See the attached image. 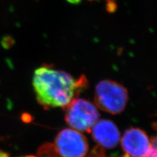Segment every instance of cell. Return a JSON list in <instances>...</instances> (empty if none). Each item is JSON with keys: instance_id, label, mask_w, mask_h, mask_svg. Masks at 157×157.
I'll return each instance as SVG.
<instances>
[{"instance_id": "cell-1", "label": "cell", "mask_w": 157, "mask_h": 157, "mask_svg": "<svg viewBox=\"0 0 157 157\" xmlns=\"http://www.w3.org/2000/svg\"><path fill=\"white\" fill-rule=\"evenodd\" d=\"M87 85L84 75L76 80L69 73L48 67L35 71L33 86L39 104L46 108L66 107Z\"/></svg>"}, {"instance_id": "cell-2", "label": "cell", "mask_w": 157, "mask_h": 157, "mask_svg": "<svg viewBox=\"0 0 157 157\" xmlns=\"http://www.w3.org/2000/svg\"><path fill=\"white\" fill-rule=\"evenodd\" d=\"M128 100L126 88L115 81L104 80L96 86L94 101L96 106L111 114H119L124 109Z\"/></svg>"}, {"instance_id": "cell-3", "label": "cell", "mask_w": 157, "mask_h": 157, "mask_svg": "<svg viewBox=\"0 0 157 157\" xmlns=\"http://www.w3.org/2000/svg\"><path fill=\"white\" fill-rule=\"evenodd\" d=\"M65 120L71 128L90 132L99 120L97 108L89 101L75 98L66 107Z\"/></svg>"}, {"instance_id": "cell-4", "label": "cell", "mask_w": 157, "mask_h": 157, "mask_svg": "<svg viewBox=\"0 0 157 157\" xmlns=\"http://www.w3.org/2000/svg\"><path fill=\"white\" fill-rule=\"evenodd\" d=\"M53 145L59 157H85L89 147L85 136L73 128L59 132Z\"/></svg>"}, {"instance_id": "cell-5", "label": "cell", "mask_w": 157, "mask_h": 157, "mask_svg": "<svg viewBox=\"0 0 157 157\" xmlns=\"http://www.w3.org/2000/svg\"><path fill=\"white\" fill-rule=\"evenodd\" d=\"M122 157H143L151 146L152 141L145 132L137 128L126 130L121 140Z\"/></svg>"}, {"instance_id": "cell-6", "label": "cell", "mask_w": 157, "mask_h": 157, "mask_svg": "<svg viewBox=\"0 0 157 157\" xmlns=\"http://www.w3.org/2000/svg\"><path fill=\"white\" fill-rule=\"evenodd\" d=\"M92 138L103 149H112L121 140V134L117 126L111 121H98L90 130Z\"/></svg>"}, {"instance_id": "cell-7", "label": "cell", "mask_w": 157, "mask_h": 157, "mask_svg": "<svg viewBox=\"0 0 157 157\" xmlns=\"http://www.w3.org/2000/svg\"><path fill=\"white\" fill-rule=\"evenodd\" d=\"M22 157H59L53 144L47 143L39 148L36 155H26Z\"/></svg>"}, {"instance_id": "cell-8", "label": "cell", "mask_w": 157, "mask_h": 157, "mask_svg": "<svg viewBox=\"0 0 157 157\" xmlns=\"http://www.w3.org/2000/svg\"><path fill=\"white\" fill-rule=\"evenodd\" d=\"M152 144L148 152L143 157H157L156 151V137L151 140Z\"/></svg>"}, {"instance_id": "cell-9", "label": "cell", "mask_w": 157, "mask_h": 157, "mask_svg": "<svg viewBox=\"0 0 157 157\" xmlns=\"http://www.w3.org/2000/svg\"><path fill=\"white\" fill-rule=\"evenodd\" d=\"M90 157H107L104 149L100 146H97L92 151Z\"/></svg>"}, {"instance_id": "cell-10", "label": "cell", "mask_w": 157, "mask_h": 157, "mask_svg": "<svg viewBox=\"0 0 157 157\" xmlns=\"http://www.w3.org/2000/svg\"><path fill=\"white\" fill-rule=\"evenodd\" d=\"M117 4L115 2V0H109L107 1L105 9L108 13H113L117 11Z\"/></svg>"}, {"instance_id": "cell-11", "label": "cell", "mask_w": 157, "mask_h": 157, "mask_svg": "<svg viewBox=\"0 0 157 157\" xmlns=\"http://www.w3.org/2000/svg\"><path fill=\"white\" fill-rule=\"evenodd\" d=\"M66 1L71 4L73 5H77L79 4L81 2V0H66Z\"/></svg>"}, {"instance_id": "cell-12", "label": "cell", "mask_w": 157, "mask_h": 157, "mask_svg": "<svg viewBox=\"0 0 157 157\" xmlns=\"http://www.w3.org/2000/svg\"><path fill=\"white\" fill-rule=\"evenodd\" d=\"M89 1H94V0H89Z\"/></svg>"}, {"instance_id": "cell-13", "label": "cell", "mask_w": 157, "mask_h": 157, "mask_svg": "<svg viewBox=\"0 0 157 157\" xmlns=\"http://www.w3.org/2000/svg\"><path fill=\"white\" fill-rule=\"evenodd\" d=\"M105 1H106V2H107V1H109V0H105Z\"/></svg>"}]
</instances>
